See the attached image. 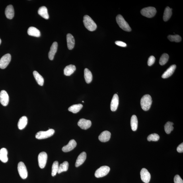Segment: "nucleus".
I'll use <instances>...</instances> for the list:
<instances>
[{
    "instance_id": "1",
    "label": "nucleus",
    "mask_w": 183,
    "mask_h": 183,
    "mask_svg": "<svg viewBox=\"0 0 183 183\" xmlns=\"http://www.w3.org/2000/svg\"><path fill=\"white\" fill-rule=\"evenodd\" d=\"M151 97L147 94L143 96L141 100V104L142 108L144 111H147L150 108L152 104Z\"/></svg>"
},
{
    "instance_id": "2",
    "label": "nucleus",
    "mask_w": 183,
    "mask_h": 183,
    "mask_svg": "<svg viewBox=\"0 0 183 183\" xmlns=\"http://www.w3.org/2000/svg\"><path fill=\"white\" fill-rule=\"evenodd\" d=\"M83 22L85 27L88 30L93 31L96 29V24L89 16L86 15L84 16Z\"/></svg>"
},
{
    "instance_id": "3",
    "label": "nucleus",
    "mask_w": 183,
    "mask_h": 183,
    "mask_svg": "<svg viewBox=\"0 0 183 183\" xmlns=\"http://www.w3.org/2000/svg\"><path fill=\"white\" fill-rule=\"evenodd\" d=\"M116 20L117 23L120 27L123 30L127 32H130L131 29L129 24L125 21L124 18L121 15L117 16Z\"/></svg>"
},
{
    "instance_id": "4",
    "label": "nucleus",
    "mask_w": 183,
    "mask_h": 183,
    "mask_svg": "<svg viewBox=\"0 0 183 183\" xmlns=\"http://www.w3.org/2000/svg\"><path fill=\"white\" fill-rule=\"evenodd\" d=\"M55 131L54 129H50L46 131H41L38 132L35 135L36 138L38 139H42L48 138L54 135Z\"/></svg>"
},
{
    "instance_id": "5",
    "label": "nucleus",
    "mask_w": 183,
    "mask_h": 183,
    "mask_svg": "<svg viewBox=\"0 0 183 183\" xmlns=\"http://www.w3.org/2000/svg\"><path fill=\"white\" fill-rule=\"evenodd\" d=\"M156 9L153 7H148L143 8L141 11V13L145 17L151 18L154 17L156 13Z\"/></svg>"
},
{
    "instance_id": "6",
    "label": "nucleus",
    "mask_w": 183,
    "mask_h": 183,
    "mask_svg": "<svg viewBox=\"0 0 183 183\" xmlns=\"http://www.w3.org/2000/svg\"><path fill=\"white\" fill-rule=\"evenodd\" d=\"M110 170V167L107 166H102L96 170L95 175L97 178L103 177L109 173Z\"/></svg>"
},
{
    "instance_id": "7",
    "label": "nucleus",
    "mask_w": 183,
    "mask_h": 183,
    "mask_svg": "<svg viewBox=\"0 0 183 183\" xmlns=\"http://www.w3.org/2000/svg\"><path fill=\"white\" fill-rule=\"evenodd\" d=\"M17 169L19 175L23 179H25L28 177V171L25 164L23 162H20L18 164Z\"/></svg>"
},
{
    "instance_id": "8",
    "label": "nucleus",
    "mask_w": 183,
    "mask_h": 183,
    "mask_svg": "<svg viewBox=\"0 0 183 183\" xmlns=\"http://www.w3.org/2000/svg\"><path fill=\"white\" fill-rule=\"evenodd\" d=\"M48 155L46 153L44 152H42L39 154L38 156L39 166L41 168H43L46 166L47 164Z\"/></svg>"
},
{
    "instance_id": "9",
    "label": "nucleus",
    "mask_w": 183,
    "mask_h": 183,
    "mask_svg": "<svg viewBox=\"0 0 183 183\" xmlns=\"http://www.w3.org/2000/svg\"><path fill=\"white\" fill-rule=\"evenodd\" d=\"M11 56L10 54H6L0 59V68L1 69H5L11 61Z\"/></svg>"
},
{
    "instance_id": "10",
    "label": "nucleus",
    "mask_w": 183,
    "mask_h": 183,
    "mask_svg": "<svg viewBox=\"0 0 183 183\" xmlns=\"http://www.w3.org/2000/svg\"><path fill=\"white\" fill-rule=\"evenodd\" d=\"M9 98L7 92L2 90L0 92V102L4 106H6L9 103Z\"/></svg>"
},
{
    "instance_id": "11",
    "label": "nucleus",
    "mask_w": 183,
    "mask_h": 183,
    "mask_svg": "<svg viewBox=\"0 0 183 183\" xmlns=\"http://www.w3.org/2000/svg\"><path fill=\"white\" fill-rule=\"evenodd\" d=\"M141 178L142 180L145 183H149L151 179V175L147 169L143 168L141 172Z\"/></svg>"
},
{
    "instance_id": "12",
    "label": "nucleus",
    "mask_w": 183,
    "mask_h": 183,
    "mask_svg": "<svg viewBox=\"0 0 183 183\" xmlns=\"http://www.w3.org/2000/svg\"><path fill=\"white\" fill-rule=\"evenodd\" d=\"M92 122L91 121L86 120L85 119H80L78 122V125L81 129H87L91 126Z\"/></svg>"
},
{
    "instance_id": "13",
    "label": "nucleus",
    "mask_w": 183,
    "mask_h": 183,
    "mask_svg": "<svg viewBox=\"0 0 183 183\" xmlns=\"http://www.w3.org/2000/svg\"><path fill=\"white\" fill-rule=\"evenodd\" d=\"M77 143L74 139L71 140L68 144L62 148V151L65 152H67L72 150L77 146Z\"/></svg>"
},
{
    "instance_id": "14",
    "label": "nucleus",
    "mask_w": 183,
    "mask_h": 183,
    "mask_svg": "<svg viewBox=\"0 0 183 183\" xmlns=\"http://www.w3.org/2000/svg\"><path fill=\"white\" fill-rule=\"evenodd\" d=\"M119 97L118 95L115 94L113 96L111 104V109L112 111H116L119 104Z\"/></svg>"
},
{
    "instance_id": "15",
    "label": "nucleus",
    "mask_w": 183,
    "mask_h": 183,
    "mask_svg": "<svg viewBox=\"0 0 183 183\" xmlns=\"http://www.w3.org/2000/svg\"><path fill=\"white\" fill-rule=\"evenodd\" d=\"M111 136V133L107 131L103 132L98 137L99 140L102 142H106L109 141Z\"/></svg>"
},
{
    "instance_id": "16",
    "label": "nucleus",
    "mask_w": 183,
    "mask_h": 183,
    "mask_svg": "<svg viewBox=\"0 0 183 183\" xmlns=\"http://www.w3.org/2000/svg\"><path fill=\"white\" fill-rule=\"evenodd\" d=\"M57 48H58V43L56 42H53L52 46L51 47L50 50L48 54L49 58L50 60H53L54 59L55 53L57 51Z\"/></svg>"
},
{
    "instance_id": "17",
    "label": "nucleus",
    "mask_w": 183,
    "mask_h": 183,
    "mask_svg": "<svg viewBox=\"0 0 183 183\" xmlns=\"http://www.w3.org/2000/svg\"><path fill=\"white\" fill-rule=\"evenodd\" d=\"M87 158V154L85 152H82L78 156L75 163V166L78 167L82 165L85 161Z\"/></svg>"
},
{
    "instance_id": "18",
    "label": "nucleus",
    "mask_w": 183,
    "mask_h": 183,
    "mask_svg": "<svg viewBox=\"0 0 183 183\" xmlns=\"http://www.w3.org/2000/svg\"><path fill=\"white\" fill-rule=\"evenodd\" d=\"M5 14L8 19H11L14 15V9L13 6L9 5L7 6L5 9Z\"/></svg>"
},
{
    "instance_id": "19",
    "label": "nucleus",
    "mask_w": 183,
    "mask_h": 183,
    "mask_svg": "<svg viewBox=\"0 0 183 183\" xmlns=\"http://www.w3.org/2000/svg\"><path fill=\"white\" fill-rule=\"evenodd\" d=\"M176 66L175 65H172L166 70L162 74V77L163 79H166L170 77L174 73L175 70L176 68Z\"/></svg>"
},
{
    "instance_id": "20",
    "label": "nucleus",
    "mask_w": 183,
    "mask_h": 183,
    "mask_svg": "<svg viewBox=\"0 0 183 183\" xmlns=\"http://www.w3.org/2000/svg\"><path fill=\"white\" fill-rule=\"evenodd\" d=\"M67 40L68 48L70 50L73 49L75 45V39L71 34H68L67 36Z\"/></svg>"
},
{
    "instance_id": "21",
    "label": "nucleus",
    "mask_w": 183,
    "mask_h": 183,
    "mask_svg": "<svg viewBox=\"0 0 183 183\" xmlns=\"http://www.w3.org/2000/svg\"><path fill=\"white\" fill-rule=\"evenodd\" d=\"M28 33L29 35L31 36L36 37H39L40 36V30L33 26H31L29 28L28 30Z\"/></svg>"
},
{
    "instance_id": "22",
    "label": "nucleus",
    "mask_w": 183,
    "mask_h": 183,
    "mask_svg": "<svg viewBox=\"0 0 183 183\" xmlns=\"http://www.w3.org/2000/svg\"><path fill=\"white\" fill-rule=\"evenodd\" d=\"M76 69V67L74 65H67L64 70V73L66 76H69L74 73Z\"/></svg>"
},
{
    "instance_id": "23",
    "label": "nucleus",
    "mask_w": 183,
    "mask_h": 183,
    "mask_svg": "<svg viewBox=\"0 0 183 183\" xmlns=\"http://www.w3.org/2000/svg\"><path fill=\"white\" fill-rule=\"evenodd\" d=\"M38 14L42 17L46 19L49 18L48 9L45 6H42L39 8L38 10Z\"/></svg>"
},
{
    "instance_id": "24",
    "label": "nucleus",
    "mask_w": 183,
    "mask_h": 183,
    "mask_svg": "<svg viewBox=\"0 0 183 183\" xmlns=\"http://www.w3.org/2000/svg\"><path fill=\"white\" fill-rule=\"evenodd\" d=\"M28 123V118L26 116L22 117L19 119L18 123V128L20 129H22L25 128Z\"/></svg>"
},
{
    "instance_id": "25",
    "label": "nucleus",
    "mask_w": 183,
    "mask_h": 183,
    "mask_svg": "<svg viewBox=\"0 0 183 183\" xmlns=\"http://www.w3.org/2000/svg\"><path fill=\"white\" fill-rule=\"evenodd\" d=\"M8 153L7 150L5 148H3L0 150V160L4 163L8 161Z\"/></svg>"
},
{
    "instance_id": "26",
    "label": "nucleus",
    "mask_w": 183,
    "mask_h": 183,
    "mask_svg": "<svg viewBox=\"0 0 183 183\" xmlns=\"http://www.w3.org/2000/svg\"><path fill=\"white\" fill-rule=\"evenodd\" d=\"M33 74L38 85L40 86H43L44 82V78L36 71H34Z\"/></svg>"
},
{
    "instance_id": "27",
    "label": "nucleus",
    "mask_w": 183,
    "mask_h": 183,
    "mask_svg": "<svg viewBox=\"0 0 183 183\" xmlns=\"http://www.w3.org/2000/svg\"><path fill=\"white\" fill-rule=\"evenodd\" d=\"M83 105L81 104H74L70 106L68 109L69 111L72 112L73 113H77L83 108Z\"/></svg>"
},
{
    "instance_id": "28",
    "label": "nucleus",
    "mask_w": 183,
    "mask_h": 183,
    "mask_svg": "<svg viewBox=\"0 0 183 183\" xmlns=\"http://www.w3.org/2000/svg\"><path fill=\"white\" fill-rule=\"evenodd\" d=\"M84 77L85 81L87 83H89L92 81V75L91 72L89 69L86 68L84 70Z\"/></svg>"
},
{
    "instance_id": "29",
    "label": "nucleus",
    "mask_w": 183,
    "mask_h": 183,
    "mask_svg": "<svg viewBox=\"0 0 183 183\" xmlns=\"http://www.w3.org/2000/svg\"><path fill=\"white\" fill-rule=\"evenodd\" d=\"M138 122L137 116L135 115H133L132 116L131 120V125L132 129L133 131H136L137 130L138 127Z\"/></svg>"
},
{
    "instance_id": "30",
    "label": "nucleus",
    "mask_w": 183,
    "mask_h": 183,
    "mask_svg": "<svg viewBox=\"0 0 183 183\" xmlns=\"http://www.w3.org/2000/svg\"><path fill=\"white\" fill-rule=\"evenodd\" d=\"M172 15V9L169 7H166L164 10L163 16V19L164 21L166 22L170 19Z\"/></svg>"
},
{
    "instance_id": "31",
    "label": "nucleus",
    "mask_w": 183,
    "mask_h": 183,
    "mask_svg": "<svg viewBox=\"0 0 183 183\" xmlns=\"http://www.w3.org/2000/svg\"><path fill=\"white\" fill-rule=\"evenodd\" d=\"M69 164L68 162L65 161L59 166L58 172L57 173L60 174L63 172L67 171L68 169Z\"/></svg>"
},
{
    "instance_id": "32",
    "label": "nucleus",
    "mask_w": 183,
    "mask_h": 183,
    "mask_svg": "<svg viewBox=\"0 0 183 183\" xmlns=\"http://www.w3.org/2000/svg\"><path fill=\"white\" fill-rule=\"evenodd\" d=\"M174 123L172 122H168L166 123L164 125V130L167 134H169L173 130Z\"/></svg>"
},
{
    "instance_id": "33",
    "label": "nucleus",
    "mask_w": 183,
    "mask_h": 183,
    "mask_svg": "<svg viewBox=\"0 0 183 183\" xmlns=\"http://www.w3.org/2000/svg\"><path fill=\"white\" fill-rule=\"evenodd\" d=\"M59 163L58 161H55L53 164L52 168V175L54 176L58 172L59 168Z\"/></svg>"
},
{
    "instance_id": "34",
    "label": "nucleus",
    "mask_w": 183,
    "mask_h": 183,
    "mask_svg": "<svg viewBox=\"0 0 183 183\" xmlns=\"http://www.w3.org/2000/svg\"><path fill=\"white\" fill-rule=\"evenodd\" d=\"M168 39L170 42H181L182 40L181 37L179 35H169L168 37Z\"/></svg>"
},
{
    "instance_id": "35",
    "label": "nucleus",
    "mask_w": 183,
    "mask_h": 183,
    "mask_svg": "<svg viewBox=\"0 0 183 183\" xmlns=\"http://www.w3.org/2000/svg\"><path fill=\"white\" fill-rule=\"evenodd\" d=\"M168 58H169L168 55L166 53H164L162 55L160 59L159 63L160 65H162L166 64L167 62Z\"/></svg>"
},
{
    "instance_id": "36",
    "label": "nucleus",
    "mask_w": 183,
    "mask_h": 183,
    "mask_svg": "<svg viewBox=\"0 0 183 183\" xmlns=\"http://www.w3.org/2000/svg\"><path fill=\"white\" fill-rule=\"evenodd\" d=\"M160 138L159 135L157 134L154 133L150 135L147 138L148 141H156L159 140Z\"/></svg>"
},
{
    "instance_id": "37",
    "label": "nucleus",
    "mask_w": 183,
    "mask_h": 183,
    "mask_svg": "<svg viewBox=\"0 0 183 183\" xmlns=\"http://www.w3.org/2000/svg\"><path fill=\"white\" fill-rule=\"evenodd\" d=\"M155 57L153 56H150L148 61V65L149 66H151L155 63Z\"/></svg>"
},
{
    "instance_id": "38",
    "label": "nucleus",
    "mask_w": 183,
    "mask_h": 183,
    "mask_svg": "<svg viewBox=\"0 0 183 183\" xmlns=\"http://www.w3.org/2000/svg\"><path fill=\"white\" fill-rule=\"evenodd\" d=\"M174 183H183V181L180 177L177 175L174 178Z\"/></svg>"
},
{
    "instance_id": "39",
    "label": "nucleus",
    "mask_w": 183,
    "mask_h": 183,
    "mask_svg": "<svg viewBox=\"0 0 183 183\" xmlns=\"http://www.w3.org/2000/svg\"><path fill=\"white\" fill-rule=\"evenodd\" d=\"M115 43L117 45L120 47H125L127 46V44L125 43L121 42V41H117L115 42Z\"/></svg>"
},
{
    "instance_id": "40",
    "label": "nucleus",
    "mask_w": 183,
    "mask_h": 183,
    "mask_svg": "<svg viewBox=\"0 0 183 183\" xmlns=\"http://www.w3.org/2000/svg\"><path fill=\"white\" fill-rule=\"evenodd\" d=\"M177 150L179 153H183V143H181L178 146L177 149Z\"/></svg>"
},
{
    "instance_id": "41",
    "label": "nucleus",
    "mask_w": 183,
    "mask_h": 183,
    "mask_svg": "<svg viewBox=\"0 0 183 183\" xmlns=\"http://www.w3.org/2000/svg\"><path fill=\"white\" fill-rule=\"evenodd\" d=\"M1 38H0V45H1Z\"/></svg>"
},
{
    "instance_id": "42",
    "label": "nucleus",
    "mask_w": 183,
    "mask_h": 183,
    "mask_svg": "<svg viewBox=\"0 0 183 183\" xmlns=\"http://www.w3.org/2000/svg\"><path fill=\"white\" fill-rule=\"evenodd\" d=\"M84 102V101H83V102Z\"/></svg>"
}]
</instances>
